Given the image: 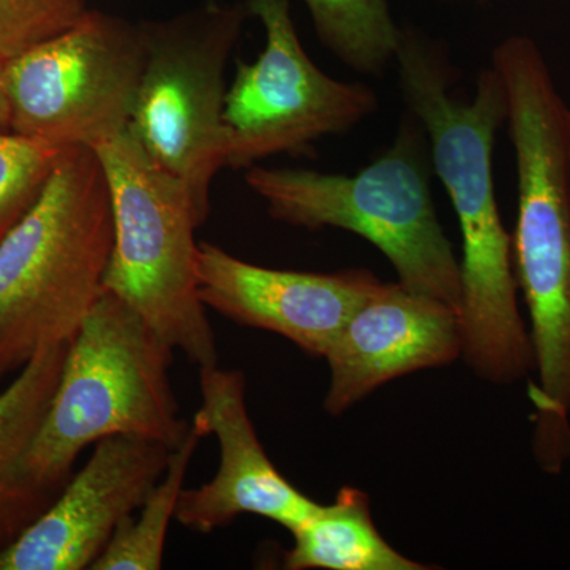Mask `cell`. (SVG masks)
Returning <instances> with one entry per match:
<instances>
[{
    "instance_id": "1",
    "label": "cell",
    "mask_w": 570,
    "mask_h": 570,
    "mask_svg": "<svg viewBox=\"0 0 570 570\" xmlns=\"http://www.w3.org/2000/svg\"><path fill=\"white\" fill-rule=\"evenodd\" d=\"M395 62L407 111L425 130L434 174L460 224L464 362L483 381L515 384L534 371V352L494 189V146L508 116L504 85L490 66L480 70L471 99L456 94L449 56L403 29Z\"/></svg>"
},
{
    "instance_id": "2",
    "label": "cell",
    "mask_w": 570,
    "mask_h": 570,
    "mask_svg": "<svg viewBox=\"0 0 570 570\" xmlns=\"http://www.w3.org/2000/svg\"><path fill=\"white\" fill-rule=\"evenodd\" d=\"M508 100L509 137L517 163L512 264L531 318L534 371L532 453L542 471L560 474L570 460V160L569 107L542 51L530 37L494 48Z\"/></svg>"
},
{
    "instance_id": "3",
    "label": "cell",
    "mask_w": 570,
    "mask_h": 570,
    "mask_svg": "<svg viewBox=\"0 0 570 570\" xmlns=\"http://www.w3.org/2000/svg\"><path fill=\"white\" fill-rule=\"evenodd\" d=\"M115 239L99 156L66 146L28 213L0 239V379L66 343L104 292Z\"/></svg>"
},
{
    "instance_id": "4",
    "label": "cell",
    "mask_w": 570,
    "mask_h": 570,
    "mask_svg": "<svg viewBox=\"0 0 570 570\" xmlns=\"http://www.w3.org/2000/svg\"><path fill=\"white\" fill-rule=\"evenodd\" d=\"M426 156L425 130L407 111L387 151L356 175L254 165L245 179L273 219L362 236L404 288L461 311L460 261L439 223Z\"/></svg>"
},
{
    "instance_id": "5",
    "label": "cell",
    "mask_w": 570,
    "mask_h": 570,
    "mask_svg": "<svg viewBox=\"0 0 570 570\" xmlns=\"http://www.w3.org/2000/svg\"><path fill=\"white\" fill-rule=\"evenodd\" d=\"M174 352L132 306L104 288L67 348L50 407L26 455L29 475L61 491L78 456L105 438L178 448L190 423L171 389Z\"/></svg>"
},
{
    "instance_id": "6",
    "label": "cell",
    "mask_w": 570,
    "mask_h": 570,
    "mask_svg": "<svg viewBox=\"0 0 570 570\" xmlns=\"http://www.w3.org/2000/svg\"><path fill=\"white\" fill-rule=\"evenodd\" d=\"M110 190L115 239L105 291L134 307L171 351L217 365L216 335L198 292L193 195L159 167L130 127L94 149Z\"/></svg>"
},
{
    "instance_id": "7",
    "label": "cell",
    "mask_w": 570,
    "mask_h": 570,
    "mask_svg": "<svg viewBox=\"0 0 570 570\" xmlns=\"http://www.w3.org/2000/svg\"><path fill=\"white\" fill-rule=\"evenodd\" d=\"M247 17L245 2L206 0L140 24L145 66L129 127L154 163L187 187L205 220L225 168V67Z\"/></svg>"
},
{
    "instance_id": "8",
    "label": "cell",
    "mask_w": 570,
    "mask_h": 570,
    "mask_svg": "<svg viewBox=\"0 0 570 570\" xmlns=\"http://www.w3.org/2000/svg\"><path fill=\"white\" fill-rule=\"evenodd\" d=\"M142 66L141 26L88 10L66 31L7 61L11 130L99 148L129 127Z\"/></svg>"
},
{
    "instance_id": "9",
    "label": "cell",
    "mask_w": 570,
    "mask_h": 570,
    "mask_svg": "<svg viewBox=\"0 0 570 570\" xmlns=\"http://www.w3.org/2000/svg\"><path fill=\"white\" fill-rule=\"evenodd\" d=\"M265 29L254 62H236L225 94V167L250 168L277 154H306L330 135L346 134L377 110L363 82L328 77L299 43L288 0H245Z\"/></svg>"
},
{
    "instance_id": "10",
    "label": "cell",
    "mask_w": 570,
    "mask_h": 570,
    "mask_svg": "<svg viewBox=\"0 0 570 570\" xmlns=\"http://www.w3.org/2000/svg\"><path fill=\"white\" fill-rule=\"evenodd\" d=\"M171 450L137 436L97 442L50 508L0 550V570H91L119 524L163 478Z\"/></svg>"
},
{
    "instance_id": "11",
    "label": "cell",
    "mask_w": 570,
    "mask_h": 570,
    "mask_svg": "<svg viewBox=\"0 0 570 570\" xmlns=\"http://www.w3.org/2000/svg\"><path fill=\"white\" fill-rule=\"evenodd\" d=\"M198 292L206 306L235 324L265 330L324 358L352 314L382 283L367 269L292 272L249 264L200 243Z\"/></svg>"
},
{
    "instance_id": "12",
    "label": "cell",
    "mask_w": 570,
    "mask_h": 570,
    "mask_svg": "<svg viewBox=\"0 0 570 570\" xmlns=\"http://www.w3.org/2000/svg\"><path fill=\"white\" fill-rule=\"evenodd\" d=\"M200 407L190 425L219 442L216 475L184 489L175 520L186 530L209 534L242 515L275 521L285 530L309 519L318 504L292 485L266 455L246 406V379L238 370L200 367Z\"/></svg>"
},
{
    "instance_id": "13",
    "label": "cell",
    "mask_w": 570,
    "mask_h": 570,
    "mask_svg": "<svg viewBox=\"0 0 570 570\" xmlns=\"http://www.w3.org/2000/svg\"><path fill=\"white\" fill-rule=\"evenodd\" d=\"M461 356L459 309L414 294L400 283H381L324 356L330 367L325 411L344 414L390 381L448 366Z\"/></svg>"
},
{
    "instance_id": "14",
    "label": "cell",
    "mask_w": 570,
    "mask_h": 570,
    "mask_svg": "<svg viewBox=\"0 0 570 570\" xmlns=\"http://www.w3.org/2000/svg\"><path fill=\"white\" fill-rule=\"evenodd\" d=\"M69 343L41 346L0 392V550L20 538L61 493L29 475L26 455L50 407Z\"/></svg>"
},
{
    "instance_id": "15",
    "label": "cell",
    "mask_w": 570,
    "mask_h": 570,
    "mask_svg": "<svg viewBox=\"0 0 570 570\" xmlns=\"http://www.w3.org/2000/svg\"><path fill=\"white\" fill-rule=\"evenodd\" d=\"M294 546L284 553L288 570H430L404 557L382 538L365 491L343 487L335 501L291 531Z\"/></svg>"
},
{
    "instance_id": "16",
    "label": "cell",
    "mask_w": 570,
    "mask_h": 570,
    "mask_svg": "<svg viewBox=\"0 0 570 570\" xmlns=\"http://www.w3.org/2000/svg\"><path fill=\"white\" fill-rule=\"evenodd\" d=\"M202 439L204 436L190 425L186 439L171 450L163 478L140 509L119 524L91 570L163 569L168 528L175 520L184 480Z\"/></svg>"
},
{
    "instance_id": "17",
    "label": "cell",
    "mask_w": 570,
    "mask_h": 570,
    "mask_svg": "<svg viewBox=\"0 0 570 570\" xmlns=\"http://www.w3.org/2000/svg\"><path fill=\"white\" fill-rule=\"evenodd\" d=\"M321 43L348 69L381 75L395 61L401 29L389 0H303Z\"/></svg>"
},
{
    "instance_id": "18",
    "label": "cell",
    "mask_w": 570,
    "mask_h": 570,
    "mask_svg": "<svg viewBox=\"0 0 570 570\" xmlns=\"http://www.w3.org/2000/svg\"><path fill=\"white\" fill-rule=\"evenodd\" d=\"M66 146L0 132V239L31 209Z\"/></svg>"
},
{
    "instance_id": "19",
    "label": "cell",
    "mask_w": 570,
    "mask_h": 570,
    "mask_svg": "<svg viewBox=\"0 0 570 570\" xmlns=\"http://www.w3.org/2000/svg\"><path fill=\"white\" fill-rule=\"evenodd\" d=\"M86 0H0V58L11 59L73 26Z\"/></svg>"
},
{
    "instance_id": "20",
    "label": "cell",
    "mask_w": 570,
    "mask_h": 570,
    "mask_svg": "<svg viewBox=\"0 0 570 570\" xmlns=\"http://www.w3.org/2000/svg\"><path fill=\"white\" fill-rule=\"evenodd\" d=\"M7 61L0 58V132L11 130V110L9 91H7Z\"/></svg>"
},
{
    "instance_id": "21",
    "label": "cell",
    "mask_w": 570,
    "mask_h": 570,
    "mask_svg": "<svg viewBox=\"0 0 570 570\" xmlns=\"http://www.w3.org/2000/svg\"><path fill=\"white\" fill-rule=\"evenodd\" d=\"M566 129H568V149H569V160H570V108L568 110V118H566Z\"/></svg>"
}]
</instances>
